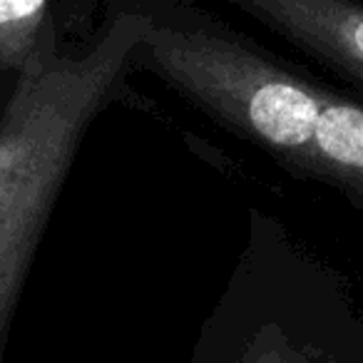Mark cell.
Returning <instances> with one entry per match:
<instances>
[{
    "label": "cell",
    "mask_w": 363,
    "mask_h": 363,
    "mask_svg": "<svg viewBox=\"0 0 363 363\" xmlns=\"http://www.w3.org/2000/svg\"><path fill=\"white\" fill-rule=\"evenodd\" d=\"M147 33L140 0L33 57L0 112V356L28 269L87 130L125 97Z\"/></svg>",
    "instance_id": "6da1fadb"
},
{
    "label": "cell",
    "mask_w": 363,
    "mask_h": 363,
    "mask_svg": "<svg viewBox=\"0 0 363 363\" xmlns=\"http://www.w3.org/2000/svg\"><path fill=\"white\" fill-rule=\"evenodd\" d=\"M187 363H363V308L336 269L252 207Z\"/></svg>",
    "instance_id": "7a4b0ae2"
},
{
    "label": "cell",
    "mask_w": 363,
    "mask_h": 363,
    "mask_svg": "<svg viewBox=\"0 0 363 363\" xmlns=\"http://www.w3.org/2000/svg\"><path fill=\"white\" fill-rule=\"evenodd\" d=\"M363 90V0H224Z\"/></svg>",
    "instance_id": "3957f363"
},
{
    "label": "cell",
    "mask_w": 363,
    "mask_h": 363,
    "mask_svg": "<svg viewBox=\"0 0 363 363\" xmlns=\"http://www.w3.org/2000/svg\"><path fill=\"white\" fill-rule=\"evenodd\" d=\"M62 28L52 21V0H0V70H26L33 57L57 45Z\"/></svg>",
    "instance_id": "277c9868"
}]
</instances>
